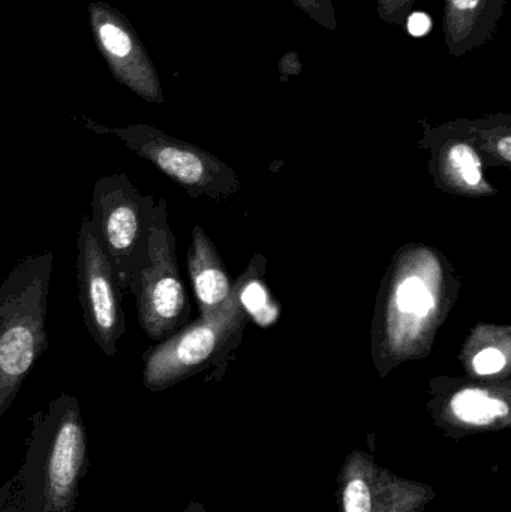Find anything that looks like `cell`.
Wrapping results in <instances>:
<instances>
[{"mask_svg": "<svg viewBox=\"0 0 511 512\" xmlns=\"http://www.w3.org/2000/svg\"><path fill=\"white\" fill-rule=\"evenodd\" d=\"M53 252L18 261L0 286V418L48 349Z\"/></svg>", "mask_w": 511, "mask_h": 512, "instance_id": "cell-1", "label": "cell"}, {"mask_svg": "<svg viewBox=\"0 0 511 512\" xmlns=\"http://www.w3.org/2000/svg\"><path fill=\"white\" fill-rule=\"evenodd\" d=\"M453 414L465 423L485 426L509 415V405L479 388H467L455 394L450 402Z\"/></svg>", "mask_w": 511, "mask_h": 512, "instance_id": "cell-14", "label": "cell"}, {"mask_svg": "<svg viewBox=\"0 0 511 512\" xmlns=\"http://www.w3.org/2000/svg\"><path fill=\"white\" fill-rule=\"evenodd\" d=\"M407 24L408 32L411 35L416 36V38H420V36H425L426 33H429L432 27L431 18L428 15L423 14V12H411L410 17L405 21Z\"/></svg>", "mask_w": 511, "mask_h": 512, "instance_id": "cell-19", "label": "cell"}, {"mask_svg": "<svg viewBox=\"0 0 511 512\" xmlns=\"http://www.w3.org/2000/svg\"><path fill=\"white\" fill-rule=\"evenodd\" d=\"M239 298L245 313L252 316L263 327L272 324L278 316V310L272 306L269 292L258 280H249L248 282L242 277Z\"/></svg>", "mask_w": 511, "mask_h": 512, "instance_id": "cell-15", "label": "cell"}, {"mask_svg": "<svg viewBox=\"0 0 511 512\" xmlns=\"http://www.w3.org/2000/svg\"><path fill=\"white\" fill-rule=\"evenodd\" d=\"M509 328L479 327L465 346L471 370L479 376L500 375L510 366Z\"/></svg>", "mask_w": 511, "mask_h": 512, "instance_id": "cell-13", "label": "cell"}, {"mask_svg": "<svg viewBox=\"0 0 511 512\" xmlns=\"http://www.w3.org/2000/svg\"><path fill=\"white\" fill-rule=\"evenodd\" d=\"M33 439L41 459V512H74L78 484L86 471L87 435L75 397L60 394L35 415Z\"/></svg>", "mask_w": 511, "mask_h": 512, "instance_id": "cell-4", "label": "cell"}, {"mask_svg": "<svg viewBox=\"0 0 511 512\" xmlns=\"http://www.w3.org/2000/svg\"><path fill=\"white\" fill-rule=\"evenodd\" d=\"M279 69H281L282 80H284V78L287 80L290 75L299 74L300 69H302V66H300L299 56H297L296 53H293V51L285 54L281 59V63H279Z\"/></svg>", "mask_w": 511, "mask_h": 512, "instance_id": "cell-20", "label": "cell"}, {"mask_svg": "<svg viewBox=\"0 0 511 512\" xmlns=\"http://www.w3.org/2000/svg\"><path fill=\"white\" fill-rule=\"evenodd\" d=\"M240 285L242 279L216 312L200 316L194 324L177 330L144 352L143 384L147 390L161 391L177 384L224 348L246 318L240 304Z\"/></svg>", "mask_w": 511, "mask_h": 512, "instance_id": "cell-6", "label": "cell"}, {"mask_svg": "<svg viewBox=\"0 0 511 512\" xmlns=\"http://www.w3.org/2000/svg\"><path fill=\"white\" fill-rule=\"evenodd\" d=\"M417 0H377L378 17L392 26H404Z\"/></svg>", "mask_w": 511, "mask_h": 512, "instance_id": "cell-17", "label": "cell"}, {"mask_svg": "<svg viewBox=\"0 0 511 512\" xmlns=\"http://www.w3.org/2000/svg\"><path fill=\"white\" fill-rule=\"evenodd\" d=\"M506 0H444L443 32L455 59L483 47L497 35Z\"/></svg>", "mask_w": 511, "mask_h": 512, "instance_id": "cell-10", "label": "cell"}, {"mask_svg": "<svg viewBox=\"0 0 511 512\" xmlns=\"http://www.w3.org/2000/svg\"><path fill=\"white\" fill-rule=\"evenodd\" d=\"M155 209V198L141 194L126 174L96 180L92 222L122 294H131L141 271L149 265Z\"/></svg>", "mask_w": 511, "mask_h": 512, "instance_id": "cell-3", "label": "cell"}, {"mask_svg": "<svg viewBox=\"0 0 511 512\" xmlns=\"http://www.w3.org/2000/svg\"><path fill=\"white\" fill-rule=\"evenodd\" d=\"M86 126L96 134L114 135L135 155L152 162L179 183L191 197H230L239 189L236 173L200 147L177 140L150 125L107 128L92 120Z\"/></svg>", "mask_w": 511, "mask_h": 512, "instance_id": "cell-5", "label": "cell"}, {"mask_svg": "<svg viewBox=\"0 0 511 512\" xmlns=\"http://www.w3.org/2000/svg\"><path fill=\"white\" fill-rule=\"evenodd\" d=\"M291 2L324 29L333 32L338 27V18H336V9L332 0H291Z\"/></svg>", "mask_w": 511, "mask_h": 512, "instance_id": "cell-16", "label": "cell"}, {"mask_svg": "<svg viewBox=\"0 0 511 512\" xmlns=\"http://www.w3.org/2000/svg\"><path fill=\"white\" fill-rule=\"evenodd\" d=\"M446 271L431 249L414 248L399 256L384 304L380 352L407 360L426 354L447 309Z\"/></svg>", "mask_w": 511, "mask_h": 512, "instance_id": "cell-2", "label": "cell"}, {"mask_svg": "<svg viewBox=\"0 0 511 512\" xmlns=\"http://www.w3.org/2000/svg\"><path fill=\"white\" fill-rule=\"evenodd\" d=\"M149 265L143 268L131 294L137 303L141 330L161 342L185 325L188 297L179 273L176 240L168 224L167 201L159 198L149 240Z\"/></svg>", "mask_w": 511, "mask_h": 512, "instance_id": "cell-7", "label": "cell"}, {"mask_svg": "<svg viewBox=\"0 0 511 512\" xmlns=\"http://www.w3.org/2000/svg\"><path fill=\"white\" fill-rule=\"evenodd\" d=\"M77 248L78 298L84 324L99 349L107 357H116L117 342L126 331L123 294L95 225L87 216L81 219Z\"/></svg>", "mask_w": 511, "mask_h": 512, "instance_id": "cell-8", "label": "cell"}, {"mask_svg": "<svg viewBox=\"0 0 511 512\" xmlns=\"http://www.w3.org/2000/svg\"><path fill=\"white\" fill-rule=\"evenodd\" d=\"M441 185L464 195H486L494 192L483 177L482 159L467 140H449L440 149L438 161Z\"/></svg>", "mask_w": 511, "mask_h": 512, "instance_id": "cell-12", "label": "cell"}, {"mask_svg": "<svg viewBox=\"0 0 511 512\" xmlns=\"http://www.w3.org/2000/svg\"><path fill=\"white\" fill-rule=\"evenodd\" d=\"M188 268L192 286L200 304L201 316L216 312L230 297L233 288L212 240L198 225L192 230Z\"/></svg>", "mask_w": 511, "mask_h": 512, "instance_id": "cell-11", "label": "cell"}, {"mask_svg": "<svg viewBox=\"0 0 511 512\" xmlns=\"http://www.w3.org/2000/svg\"><path fill=\"white\" fill-rule=\"evenodd\" d=\"M89 23L99 53L117 83L152 104L164 102L155 65L131 21L105 2L89 5Z\"/></svg>", "mask_w": 511, "mask_h": 512, "instance_id": "cell-9", "label": "cell"}, {"mask_svg": "<svg viewBox=\"0 0 511 512\" xmlns=\"http://www.w3.org/2000/svg\"><path fill=\"white\" fill-rule=\"evenodd\" d=\"M344 502L347 512H371V495L365 481H351L345 490Z\"/></svg>", "mask_w": 511, "mask_h": 512, "instance_id": "cell-18", "label": "cell"}]
</instances>
